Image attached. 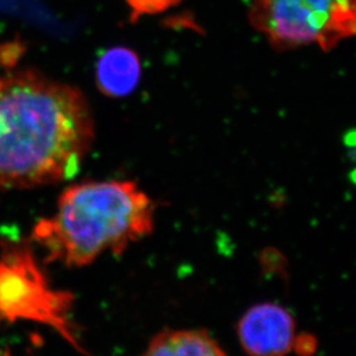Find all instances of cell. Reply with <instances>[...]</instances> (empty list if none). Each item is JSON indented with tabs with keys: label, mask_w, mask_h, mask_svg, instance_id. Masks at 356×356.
<instances>
[{
	"label": "cell",
	"mask_w": 356,
	"mask_h": 356,
	"mask_svg": "<svg viewBox=\"0 0 356 356\" xmlns=\"http://www.w3.org/2000/svg\"><path fill=\"white\" fill-rule=\"evenodd\" d=\"M94 138L92 108L78 87L33 69L0 73V190L69 179Z\"/></svg>",
	"instance_id": "obj_1"
},
{
	"label": "cell",
	"mask_w": 356,
	"mask_h": 356,
	"mask_svg": "<svg viewBox=\"0 0 356 356\" xmlns=\"http://www.w3.org/2000/svg\"><path fill=\"white\" fill-rule=\"evenodd\" d=\"M155 205L134 181H83L59 195L55 212L40 220L31 240L44 261L66 267L88 266L104 254H122L149 236Z\"/></svg>",
	"instance_id": "obj_2"
},
{
	"label": "cell",
	"mask_w": 356,
	"mask_h": 356,
	"mask_svg": "<svg viewBox=\"0 0 356 356\" xmlns=\"http://www.w3.org/2000/svg\"><path fill=\"white\" fill-rule=\"evenodd\" d=\"M343 144L350 149L352 160H356V130H350L345 134Z\"/></svg>",
	"instance_id": "obj_11"
},
{
	"label": "cell",
	"mask_w": 356,
	"mask_h": 356,
	"mask_svg": "<svg viewBox=\"0 0 356 356\" xmlns=\"http://www.w3.org/2000/svg\"><path fill=\"white\" fill-rule=\"evenodd\" d=\"M350 178H352V181H353L354 184H356V170L352 172V174H350Z\"/></svg>",
	"instance_id": "obj_12"
},
{
	"label": "cell",
	"mask_w": 356,
	"mask_h": 356,
	"mask_svg": "<svg viewBox=\"0 0 356 356\" xmlns=\"http://www.w3.org/2000/svg\"><path fill=\"white\" fill-rule=\"evenodd\" d=\"M250 22L280 51L322 43L318 24L301 0H252Z\"/></svg>",
	"instance_id": "obj_4"
},
{
	"label": "cell",
	"mask_w": 356,
	"mask_h": 356,
	"mask_svg": "<svg viewBox=\"0 0 356 356\" xmlns=\"http://www.w3.org/2000/svg\"><path fill=\"white\" fill-rule=\"evenodd\" d=\"M140 76V58L127 47L108 49L96 63V85L99 92L110 97L130 95L139 85Z\"/></svg>",
	"instance_id": "obj_6"
},
{
	"label": "cell",
	"mask_w": 356,
	"mask_h": 356,
	"mask_svg": "<svg viewBox=\"0 0 356 356\" xmlns=\"http://www.w3.org/2000/svg\"><path fill=\"white\" fill-rule=\"evenodd\" d=\"M237 338L248 356H287L294 350L296 321L284 305L263 302L241 316Z\"/></svg>",
	"instance_id": "obj_5"
},
{
	"label": "cell",
	"mask_w": 356,
	"mask_h": 356,
	"mask_svg": "<svg viewBox=\"0 0 356 356\" xmlns=\"http://www.w3.org/2000/svg\"><path fill=\"white\" fill-rule=\"evenodd\" d=\"M318 24L324 50L356 36V0H301Z\"/></svg>",
	"instance_id": "obj_8"
},
{
	"label": "cell",
	"mask_w": 356,
	"mask_h": 356,
	"mask_svg": "<svg viewBox=\"0 0 356 356\" xmlns=\"http://www.w3.org/2000/svg\"><path fill=\"white\" fill-rule=\"evenodd\" d=\"M131 10V20L145 15H155L177 6L181 0H125Z\"/></svg>",
	"instance_id": "obj_9"
},
{
	"label": "cell",
	"mask_w": 356,
	"mask_h": 356,
	"mask_svg": "<svg viewBox=\"0 0 356 356\" xmlns=\"http://www.w3.org/2000/svg\"><path fill=\"white\" fill-rule=\"evenodd\" d=\"M141 356H228L202 329L165 330L155 334Z\"/></svg>",
	"instance_id": "obj_7"
},
{
	"label": "cell",
	"mask_w": 356,
	"mask_h": 356,
	"mask_svg": "<svg viewBox=\"0 0 356 356\" xmlns=\"http://www.w3.org/2000/svg\"><path fill=\"white\" fill-rule=\"evenodd\" d=\"M317 341L312 334H298L295 340L294 350L296 354L301 356H312L316 353Z\"/></svg>",
	"instance_id": "obj_10"
},
{
	"label": "cell",
	"mask_w": 356,
	"mask_h": 356,
	"mask_svg": "<svg viewBox=\"0 0 356 356\" xmlns=\"http://www.w3.org/2000/svg\"><path fill=\"white\" fill-rule=\"evenodd\" d=\"M74 296L55 288L29 242L0 243V325L31 322L54 330L80 353L86 354L72 319Z\"/></svg>",
	"instance_id": "obj_3"
}]
</instances>
